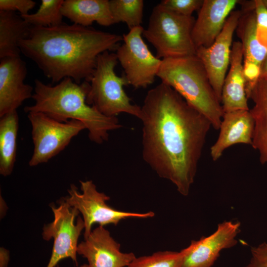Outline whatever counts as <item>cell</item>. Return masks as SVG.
I'll return each mask as SVG.
<instances>
[{"label": "cell", "instance_id": "18", "mask_svg": "<svg viewBox=\"0 0 267 267\" xmlns=\"http://www.w3.org/2000/svg\"><path fill=\"white\" fill-rule=\"evenodd\" d=\"M61 13L73 24L85 27L94 22L105 27L115 24L108 0H65Z\"/></svg>", "mask_w": 267, "mask_h": 267}, {"label": "cell", "instance_id": "15", "mask_svg": "<svg viewBox=\"0 0 267 267\" xmlns=\"http://www.w3.org/2000/svg\"><path fill=\"white\" fill-rule=\"evenodd\" d=\"M238 0H203L192 31L197 48L210 46L221 32Z\"/></svg>", "mask_w": 267, "mask_h": 267}, {"label": "cell", "instance_id": "21", "mask_svg": "<svg viewBox=\"0 0 267 267\" xmlns=\"http://www.w3.org/2000/svg\"><path fill=\"white\" fill-rule=\"evenodd\" d=\"M31 26L20 14L0 10V59L20 56L19 42L27 36Z\"/></svg>", "mask_w": 267, "mask_h": 267}, {"label": "cell", "instance_id": "10", "mask_svg": "<svg viewBox=\"0 0 267 267\" xmlns=\"http://www.w3.org/2000/svg\"><path fill=\"white\" fill-rule=\"evenodd\" d=\"M58 207L52 205L54 220L43 228L42 236L48 241L53 239L51 255L46 267H55L61 260L70 258L76 266L78 241L81 233L85 229L83 219L78 217L79 211L69 205L64 197L58 201Z\"/></svg>", "mask_w": 267, "mask_h": 267}, {"label": "cell", "instance_id": "7", "mask_svg": "<svg viewBox=\"0 0 267 267\" xmlns=\"http://www.w3.org/2000/svg\"><path fill=\"white\" fill-rule=\"evenodd\" d=\"M27 116L32 126L34 144L29 161L31 167L48 162L63 150L74 137L86 129L80 121L63 122L42 112H30Z\"/></svg>", "mask_w": 267, "mask_h": 267}, {"label": "cell", "instance_id": "13", "mask_svg": "<svg viewBox=\"0 0 267 267\" xmlns=\"http://www.w3.org/2000/svg\"><path fill=\"white\" fill-rule=\"evenodd\" d=\"M77 254L87 259L89 267H127L136 257L121 252L120 244L100 225L78 244Z\"/></svg>", "mask_w": 267, "mask_h": 267}, {"label": "cell", "instance_id": "6", "mask_svg": "<svg viewBox=\"0 0 267 267\" xmlns=\"http://www.w3.org/2000/svg\"><path fill=\"white\" fill-rule=\"evenodd\" d=\"M195 19L177 13L160 3L155 6L142 35L160 59L196 55L192 38Z\"/></svg>", "mask_w": 267, "mask_h": 267}, {"label": "cell", "instance_id": "25", "mask_svg": "<svg viewBox=\"0 0 267 267\" xmlns=\"http://www.w3.org/2000/svg\"><path fill=\"white\" fill-rule=\"evenodd\" d=\"M187 252V247L180 252H156L151 255L135 257L127 267H181Z\"/></svg>", "mask_w": 267, "mask_h": 267}, {"label": "cell", "instance_id": "20", "mask_svg": "<svg viewBox=\"0 0 267 267\" xmlns=\"http://www.w3.org/2000/svg\"><path fill=\"white\" fill-rule=\"evenodd\" d=\"M249 99L254 103L249 110L254 120L251 146L259 152L261 163L267 164V77H260Z\"/></svg>", "mask_w": 267, "mask_h": 267}, {"label": "cell", "instance_id": "2", "mask_svg": "<svg viewBox=\"0 0 267 267\" xmlns=\"http://www.w3.org/2000/svg\"><path fill=\"white\" fill-rule=\"evenodd\" d=\"M123 40L121 35L91 27L62 23L51 27L31 26L19 46L52 83L70 78L80 84L89 82L98 55L116 50Z\"/></svg>", "mask_w": 267, "mask_h": 267}, {"label": "cell", "instance_id": "28", "mask_svg": "<svg viewBox=\"0 0 267 267\" xmlns=\"http://www.w3.org/2000/svg\"><path fill=\"white\" fill-rule=\"evenodd\" d=\"M261 67L251 61L243 60V71L245 81V90L247 98L261 76Z\"/></svg>", "mask_w": 267, "mask_h": 267}, {"label": "cell", "instance_id": "12", "mask_svg": "<svg viewBox=\"0 0 267 267\" xmlns=\"http://www.w3.org/2000/svg\"><path fill=\"white\" fill-rule=\"evenodd\" d=\"M240 226L238 222H224L210 236L192 240L187 247L181 267H211L222 250L236 245Z\"/></svg>", "mask_w": 267, "mask_h": 267}, {"label": "cell", "instance_id": "27", "mask_svg": "<svg viewBox=\"0 0 267 267\" xmlns=\"http://www.w3.org/2000/svg\"><path fill=\"white\" fill-rule=\"evenodd\" d=\"M254 2L257 38L267 49V8L262 0H254Z\"/></svg>", "mask_w": 267, "mask_h": 267}, {"label": "cell", "instance_id": "8", "mask_svg": "<svg viewBox=\"0 0 267 267\" xmlns=\"http://www.w3.org/2000/svg\"><path fill=\"white\" fill-rule=\"evenodd\" d=\"M80 183L82 192L72 184L68 190L69 195L64 198L70 206L82 215L85 224L84 238L89 235L92 225L95 223L102 226L108 224L117 225L120 221L127 219H147L155 216L152 211L140 213L113 208L106 203L109 196L99 192L92 180H80Z\"/></svg>", "mask_w": 267, "mask_h": 267}, {"label": "cell", "instance_id": "4", "mask_svg": "<svg viewBox=\"0 0 267 267\" xmlns=\"http://www.w3.org/2000/svg\"><path fill=\"white\" fill-rule=\"evenodd\" d=\"M157 77L219 130L223 114L221 102L196 55L162 59Z\"/></svg>", "mask_w": 267, "mask_h": 267}, {"label": "cell", "instance_id": "19", "mask_svg": "<svg viewBox=\"0 0 267 267\" xmlns=\"http://www.w3.org/2000/svg\"><path fill=\"white\" fill-rule=\"evenodd\" d=\"M242 14L235 32L240 39L243 60L253 62L261 67L267 55V49L259 42L257 36L254 0L240 1Z\"/></svg>", "mask_w": 267, "mask_h": 267}, {"label": "cell", "instance_id": "9", "mask_svg": "<svg viewBox=\"0 0 267 267\" xmlns=\"http://www.w3.org/2000/svg\"><path fill=\"white\" fill-rule=\"evenodd\" d=\"M143 30L141 26L124 34L123 43L116 53L128 84L135 89L153 84L162 63V59L151 53L143 40Z\"/></svg>", "mask_w": 267, "mask_h": 267}, {"label": "cell", "instance_id": "32", "mask_svg": "<svg viewBox=\"0 0 267 267\" xmlns=\"http://www.w3.org/2000/svg\"><path fill=\"white\" fill-rule=\"evenodd\" d=\"M260 77H267V55L261 66Z\"/></svg>", "mask_w": 267, "mask_h": 267}, {"label": "cell", "instance_id": "5", "mask_svg": "<svg viewBox=\"0 0 267 267\" xmlns=\"http://www.w3.org/2000/svg\"><path fill=\"white\" fill-rule=\"evenodd\" d=\"M118 62L116 53L106 51L98 55L89 81L87 102L107 117L126 113L140 119L141 107L133 104L124 89L129 85L125 76H118L115 72Z\"/></svg>", "mask_w": 267, "mask_h": 267}, {"label": "cell", "instance_id": "31", "mask_svg": "<svg viewBox=\"0 0 267 267\" xmlns=\"http://www.w3.org/2000/svg\"><path fill=\"white\" fill-rule=\"evenodd\" d=\"M9 261V252L4 248H0V267H7Z\"/></svg>", "mask_w": 267, "mask_h": 267}, {"label": "cell", "instance_id": "22", "mask_svg": "<svg viewBox=\"0 0 267 267\" xmlns=\"http://www.w3.org/2000/svg\"><path fill=\"white\" fill-rule=\"evenodd\" d=\"M18 128L17 110L0 117V174L4 177L10 175L14 167Z\"/></svg>", "mask_w": 267, "mask_h": 267}, {"label": "cell", "instance_id": "29", "mask_svg": "<svg viewBox=\"0 0 267 267\" xmlns=\"http://www.w3.org/2000/svg\"><path fill=\"white\" fill-rule=\"evenodd\" d=\"M32 0H0V10L19 12L21 15L29 14L36 5Z\"/></svg>", "mask_w": 267, "mask_h": 267}, {"label": "cell", "instance_id": "30", "mask_svg": "<svg viewBox=\"0 0 267 267\" xmlns=\"http://www.w3.org/2000/svg\"><path fill=\"white\" fill-rule=\"evenodd\" d=\"M245 267H267V243L252 248L250 262Z\"/></svg>", "mask_w": 267, "mask_h": 267}, {"label": "cell", "instance_id": "14", "mask_svg": "<svg viewBox=\"0 0 267 267\" xmlns=\"http://www.w3.org/2000/svg\"><path fill=\"white\" fill-rule=\"evenodd\" d=\"M27 74L25 62L20 56L0 60V117L20 107L32 98L33 88L24 83Z\"/></svg>", "mask_w": 267, "mask_h": 267}, {"label": "cell", "instance_id": "16", "mask_svg": "<svg viewBox=\"0 0 267 267\" xmlns=\"http://www.w3.org/2000/svg\"><path fill=\"white\" fill-rule=\"evenodd\" d=\"M249 110L223 113L218 138L210 148L213 161L218 160L223 151L232 145L238 143L252 145L254 120Z\"/></svg>", "mask_w": 267, "mask_h": 267}, {"label": "cell", "instance_id": "34", "mask_svg": "<svg viewBox=\"0 0 267 267\" xmlns=\"http://www.w3.org/2000/svg\"><path fill=\"white\" fill-rule=\"evenodd\" d=\"M80 267H89L88 264H84L81 266Z\"/></svg>", "mask_w": 267, "mask_h": 267}, {"label": "cell", "instance_id": "11", "mask_svg": "<svg viewBox=\"0 0 267 267\" xmlns=\"http://www.w3.org/2000/svg\"><path fill=\"white\" fill-rule=\"evenodd\" d=\"M241 14V10H233L213 44L196 49V55L202 62L221 102L222 86L230 64L233 36Z\"/></svg>", "mask_w": 267, "mask_h": 267}, {"label": "cell", "instance_id": "3", "mask_svg": "<svg viewBox=\"0 0 267 267\" xmlns=\"http://www.w3.org/2000/svg\"><path fill=\"white\" fill-rule=\"evenodd\" d=\"M90 84H79L65 78L55 86L35 81L32 98L35 103L24 107V111L42 112L61 122L74 120L81 122L88 131L90 140L97 144L107 141L109 133L122 126L117 117H109L87 102Z\"/></svg>", "mask_w": 267, "mask_h": 267}, {"label": "cell", "instance_id": "33", "mask_svg": "<svg viewBox=\"0 0 267 267\" xmlns=\"http://www.w3.org/2000/svg\"><path fill=\"white\" fill-rule=\"evenodd\" d=\"M262 1L265 6L267 8V0H262Z\"/></svg>", "mask_w": 267, "mask_h": 267}, {"label": "cell", "instance_id": "1", "mask_svg": "<svg viewBox=\"0 0 267 267\" xmlns=\"http://www.w3.org/2000/svg\"><path fill=\"white\" fill-rule=\"evenodd\" d=\"M142 157L161 178L187 196L212 125L177 91L161 83L144 99Z\"/></svg>", "mask_w": 267, "mask_h": 267}, {"label": "cell", "instance_id": "23", "mask_svg": "<svg viewBox=\"0 0 267 267\" xmlns=\"http://www.w3.org/2000/svg\"><path fill=\"white\" fill-rule=\"evenodd\" d=\"M109 5L114 23L123 22L130 30L141 26L144 1L142 0H110Z\"/></svg>", "mask_w": 267, "mask_h": 267}, {"label": "cell", "instance_id": "24", "mask_svg": "<svg viewBox=\"0 0 267 267\" xmlns=\"http://www.w3.org/2000/svg\"><path fill=\"white\" fill-rule=\"evenodd\" d=\"M63 2V0H42L39 8L35 13L21 16L32 26H56L63 23L61 13Z\"/></svg>", "mask_w": 267, "mask_h": 267}, {"label": "cell", "instance_id": "17", "mask_svg": "<svg viewBox=\"0 0 267 267\" xmlns=\"http://www.w3.org/2000/svg\"><path fill=\"white\" fill-rule=\"evenodd\" d=\"M243 51L240 41L233 42L229 68L224 80L221 96L223 113L249 110L243 71Z\"/></svg>", "mask_w": 267, "mask_h": 267}, {"label": "cell", "instance_id": "26", "mask_svg": "<svg viewBox=\"0 0 267 267\" xmlns=\"http://www.w3.org/2000/svg\"><path fill=\"white\" fill-rule=\"evenodd\" d=\"M203 0H163L160 2L168 9L179 14L191 16L201 8Z\"/></svg>", "mask_w": 267, "mask_h": 267}]
</instances>
